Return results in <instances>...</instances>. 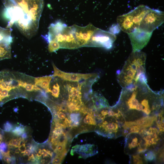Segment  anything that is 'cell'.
<instances>
[{"mask_svg": "<svg viewBox=\"0 0 164 164\" xmlns=\"http://www.w3.org/2000/svg\"><path fill=\"white\" fill-rule=\"evenodd\" d=\"M115 105L127 121L135 122L146 117L163 115L164 91L152 90L147 81L123 88Z\"/></svg>", "mask_w": 164, "mask_h": 164, "instance_id": "6da1fadb", "label": "cell"}, {"mask_svg": "<svg viewBox=\"0 0 164 164\" xmlns=\"http://www.w3.org/2000/svg\"><path fill=\"white\" fill-rule=\"evenodd\" d=\"M4 15L7 27L15 24L23 35L30 38L36 33L43 9V0H4Z\"/></svg>", "mask_w": 164, "mask_h": 164, "instance_id": "7a4b0ae2", "label": "cell"}, {"mask_svg": "<svg viewBox=\"0 0 164 164\" xmlns=\"http://www.w3.org/2000/svg\"><path fill=\"white\" fill-rule=\"evenodd\" d=\"M146 57L145 53L141 50L132 51L121 70L117 73V81L122 88L139 82L147 81Z\"/></svg>", "mask_w": 164, "mask_h": 164, "instance_id": "3957f363", "label": "cell"}, {"mask_svg": "<svg viewBox=\"0 0 164 164\" xmlns=\"http://www.w3.org/2000/svg\"><path fill=\"white\" fill-rule=\"evenodd\" d=\"M92 113L97 125L96 131L103 136L114 131L119 125L125 124L126 121L115 105L94 109Z\"/></svg>", "mask_w": 164, "mask_h": 164, "instance_id": "277c9868", "label": "cell"}, {"mask_svg": "<svg viewBox=\"0 0 164 164\" xmlns=\"http://www.w3.org/2000/svg\"><path fill=\"white\" fill-rule=\"evenodd\" d=\"M24 74L4 70L0 71V102L12 95L25 96L28 92L23 87Z\"/></svg>", "mask_w": 164, "mask_h": 164, "instance_id": "5b68a950", "label": "cell"}, {"mask_svg": "<svg viewBox=\"0 0 164 164\" xmlns=\"http://www.w3.org/2000/svg\"><path fill=\"white\" fill-rule=\"evenodd\" d=\"M45 38L48 42L54 41L58 43L60 48H78L72 26L67 27L60 22L51 24Z\"/></svg>", "mask_w": 164, "mask_h": 164, "instance_id": "8992f818", "label": "cell"}, {"mask_svg": "<svg viewBox=\"0 0 164 164\" xmlns=\"http://www.w3.org/2000/svg\"><path fill=\"white\" fill-rule=\"evenodd\" d=\"M164 12L150 8L141 22L139 28L146 32H152L164 22Z\"/></svg>", "mask_w": 164, "mask_h": 164, "instance_id": "52a82bcc", "label": "cell"}, {"mask_svg": "<svg viewBox=\"0 0 164 164\" xmlns=\"http://www.w3.org/2000/svg\"><path fill=\"white\" fill-rule=\"evenodd\" d=\"M116 37L109 32L97 28L93 33L87 46L111 48Z\"/></svg>", "mask_w": 164, "mask_h": 164, "instance_id": "ba28073f", "label": "cell"}, {"mask_svg": "<svg viewBox=\"0 0 164 164\" xmlns=\"http://www.w3.org/2000/svg\"><path fill=\"white\" fill-rule=\"evenodd\" d=\"M71 26L78 48L87 46L91 37L97 28L91 24L84 27L76 25Z\"/></svg>", "mask_w": 164, "mask_h": 164, "instance_id": "9c48e42d", "label": "cell"}, {"mask_svg": "<svg viewBox=\"0 0 164 164\" xmlns=\"http://www.w3.org/2000/svg\"><path fill=\"white\" fill-rule=\"evenodd\" d=\"M152 32H146L139 28L128 33L132 46V51H140L147 44Z\"/></svg>", "mask_w": 164, "mask_h": 164, "instance_id": "30bf717a", "label": "cell"}, {"mask_svg": "<svg viewBox=\"0 0 164 164\" xmlns=\"http://www.w3.org/2000/svg\"><path fill=\"white\" fill-rule=\"evenodd\" d=\"M53 66L54 73L52 76L53 77H58L68 82L78 83L82 80H87L98 77L97 74L95 73H80L66 72L59 70L54 63L53 64Z\"/></svg>", "mask_w": 164, "mask_h": 164, "instance_id": "8fae6325", "label": "cell"}, {"mask_svg": "<svg viewBox=\"0 0 164 164\" xmlns=\"http://www.w3.org/2000/svg\"><path fill=\"white\" fill-rule=\"evenodd\" d=\"M12 29L0 26V61L11 58Z\"/></svg>", "mask_w": 164, "mask_h": 164, "instance_id": "7c38bea8", "label": "cell"}, {"mask_svg": "<svg viewBox=\"0 0 164 164\" xmlns=\"http://www.w3.org/2000/svg\"><path fill=\"white\" fill-rule=\"evenodd\" d=\"M68 83L66 86L68 94L67 101L73 102L78 105H84L82 100V87L84 83L76 82L75 84L71 82Z\"/></svg>", "mask_w": 164, "mask_h": 164, "instance_id": "4fadbf2b", "label": "cell"}, {"mask_svg": "<svg viewBox=\"0 0 164 164\" xmlns=\"http://www.w3.org/2000/svg\"><path fill=\"white\" fill-rule=\"evenodd\" d=\"M117 21L121 29L125 32L128 33L135 29L130 12L118 16L117 18Z\"/></svg>", "mask_w": 164, "mask_h": 164, "instance_id": "5bb4252c", "label": "cell"}, {"mask_svg": "<svg viewBox=\"0 0 164 164\" xmlns=\"http://www.w3.org/2000/svg\"><path fill=\"white\" fill-rule=\"evenodd\" d=\"M150 8L147 6L140 5L130 11L135 29L139 28L141 22Z\"/></svg>", "mask_w": 164, "mask_h": 164, "instance_id": "9a60e30c", "label": "cell"}, {"mask_svg": "<svg viewBox=\"0 0 164 164\" xmlns=\"http://www.w3.org/2000/svg\"><path fill=\"white\" fill-rule=\"evenodd\" d=\"M53 78L52 75L35 77V84L46 93L49 89L51 81Z\"/></svg>", "mask_w": 164, "mask_h": 164, "instance_id": "2e32d148", "label": "cell"}, {"mask_svg": "<svg viewBox=\"0 0 164 164\" xmlns=\"http://www.w3.org/2000/svg\"><path fill=\"white\" fill-rule=\"evenodd\" d=\"M60 85L58 82H54L46 93L50 94L55 98H58L60 94Z\"/></svg>", "mask_w": 164, "mask_h": 164, "instance_id": "e0dca14e", "label": "cell"}, {"mask_svg": "<svg viewBox=\"0 0 164 164\" xmlns=\"http://www.w3.org/2000/svg\"><path fill=\"white\" fill-rule=\"evenodd\" d=\"M69 118L71 123V127L78 126L81 121V118L80 114L77 112L70 113Z\"/></svg>", "mask_w": 164, "mask_h": 164, "instance_id": "ac0fdd59", "label": "cell"}, {"mask_svg": "<svg viewBox=\"0 0 164 164\" xmlns=\"http://www.w3.org/2000/svg\"><path fill=\"white\" fill-rule=\"evenodd\" d=\"M87 114L83 119L84 123L85 124L95 125L96 123L93 114L92 109L90 113Z\"/></svg>", "mask_w": 164, "mask_h": 164, "instance_id": "d6986e66", "label": "cell"}, {"mask_svg": "<svg viewBox=\"0 0 164 164\" xmlns=\"http://www.w3.org/2000/svg\"><path fill=\"white\" fill-rule=\"evenodd\" d=\"M48 43V50L50 53L55 52L60 48L59 44L56 41H50Z\"/></svg>", "mask_w": 164, "mask_h": 164, "instance_id": "ffe728a7", "label": "cell"}, {"mask_svg": "<svg viewBox=\"0 0 164 164\" xmlns=\"http://www.w3.org/2000/svg\"><path fill=\"white\" fill-rule=\"evenodd\" d=\"M144 156L145 160L146 162L154 160L155 159V153L152 150L147 151Z\"/></svg>", "mask_w": 164, "mask_h": 164, "instance_id": "44dd1931", "label": "cell"}, {"mask_svg": "<svg viewBox=\"0 0 164 164\" xmlns=\"http://www.w3.org/2000/svg\"><path fill=\"white\" fill-rule=\"evenodd\" d=\"M25 129L21 126H16L12 130L13 133L15 135L19 136L22 135L24 132Z\"/></svg>", "mask_w": 164, "mask_h": 164, "instance_id": "7402d4cb", "label": "cell"}, {"mask_svg": "<svg viewBox=\"0 0 164 164\" xmlns=\"http://www.w3.org/2000/svg\"><path fill=\"white\" fill-rule=\"evenodd\" d=\"M120 30L121 29L118 25V24H114L112 25L110 28L109 32L115 35L119 33Z\"/></svg>", "mask_w": 164, "mask_h": 164, "instance_id": "603a6c76", "label": "cell"}, {"mask_svg": "<svg viewBox=\"0 0 164 164\" xmlns=\"http://www.w3.org/2000/svg\"><path fill=\"white\" fill-rule=\"evenodd\" d=\"M21 138H13L8 143V146L11 147L13 146L15 147H19L20 141Z\"/></svg>", "mask_w": 164, "mask_h": 164, "instance_id": "cb8c5ba5", "label": "cell"}, {"mask_svg": "<svg viewBox=\"0 0 164 164\" xmlns=\"http://www.w3.org/2000/svg\"><path fill=\"white\" fill-rule=\"evenodd\" d=\"M133 159L134 163L142 164L143 163L142 158L138 154L134 155H133Z\"/></svg>", "mask_w": 164, "mask_h": 164, "instance_id": "d4e9b609", "label": "cell"}, {"mask_svg": "<svg viewBox=\"0 0 164 164\" xmlns=\"http://www.w3.org/2000/svg\"><path fill=\"white\" fill-rule=\"evenodd\" d=\"M64 157L63 156L58 155L53 159V163L54 164H60Z\"/></svg>", "mask_w": 164, "mask_h": 164, "instance_id": "484cf974", "label": "cell"}, {"mask_svg": "<svg viewBox=\"0 0 164 164\" xmlns=\"http://www.w3.org/2000/svg\"><path fill=\"white\" fill-rule=\"evenodd\" d=\"M12 128V125L9 122L7 121L4 125V130L6 132L10 131Z\"/></svg>", "mask_w": 164, "mask_h": 164, "instance_id": "4316f807", "label": "cell"}, {"mask_svg": "<svg viewBox=\"0 0 164 164\" xmlns=\"http://www.w3.org/2000/svg\"><path fill=\"white\" fill-rule=\"evenodd\" d=\"M7 149L6 144L4 142L0 143V151L1 152H6Z\"/></svg>", "mask_w": 164, "mask_h": 164, "instance_id": "83f0119b", "label": "cell"}, {"mask_svg": "<svg viewBox=\"0 0 164 164\" xmlns=\"http://www.w3.org/2000/svg\"><path fill=\"white\" fill-rule=\"evenodd\" d=\"M19 149L22 153L26 149L25 143L19 146Z\"/></svg>", "mask_w": 164, "mask_h": 164, "instance_id": "f1b7e54d", "label": "cell"}, {"mask_svg": "<svg viewBox=\"0 0 164 164\" xmlns=\"http://www.w3.org/2000/svg\"><path fill=\"white\" fill-rule=\"evenodd\" d=\"M31 151L29 149L26 150L22 153L26 155L29 156L31 154Z\"/></svg>", "mask_w": 164, "mask_h": 164, "instance_id": "f546056e", "label": "cell"}, {"mask_svg": "<svg viewBox=\"0 0 164 164\" xmlns=\"http://www.w3.org/2000/svg\"><path fill=\"white\" fill-rule=\"evenodd\" d=\"M21 136L23 139L26 138L27 137V134L26 133H23L22 134Z\"/></svg>", "mask_w": 164, "mask_h": 164, "instance_id": "4dcf8cb0", "label": "cell"}, {"mask_svg": "<svg viewBox=\"0 0 164 164\" xmlns=\"http://www.w3.org/2000/svg\"><path fill=\"white\" fill-rule=\"evenodd\" d=\"M2 155L1 152L0 151V160L2 159Z\"/></svg>", "mask_w": 164, "mask_h": 164, "instance_id": "1f68e13d", "label": "cell"}, {"mask_svg": "<svg viewBox=\"0 0 164 164\" xmlns=\"http://www.w3.org/2000/svg\"><path fill=\"white\" fill-rule=\"evenodd\" d=\"M2 140V136L0 134V143L1 142Z\"/></svg>", "mask_w": 164, "mask_h": 164, "instance_id": "d6a6232c", "label": "cell"}]
</instances>
